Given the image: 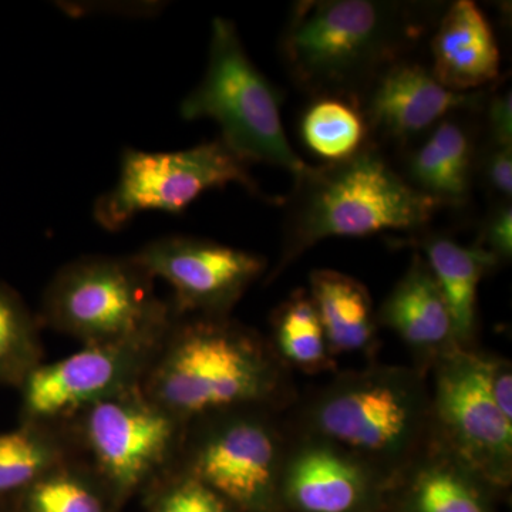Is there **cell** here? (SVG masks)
<instances>
[{
    "label": "cell",
    "mask_w": 512,
    "mask_h": 512,
    "mask_svg": "<svg viewBox=\"0 0 512 512\" xmlns=\"http://www.w3.org/2000/svg\"><path fill=\"white\" fill-rule=\"evenodd\" d=\"M73 457L67 427L19 421L15 429L0 431V498L23 493Z\"/></svg>",
    "instance_id": "cell-20"
},
{
    "label": "cell",
    "mask_w": 512,
    "mask_h": 512,
    "mask_svg": "<svg viewBox=\"0 0 512 512\" xmlns=\"http://www.w3.org/2000/svg\"><path fill=\"white\" fill-rule=\"evenodd\" d=\"M131 256L171 286L175 316H229L266 271L261 255L183 235L154 239Z\"/></svg>",
    "instance_id": "cell-12"
},
{
    "label": "cell",
    "mask_w": 512,
    "mask_h": 512,
    "mask_svg": "<svg viewBox=\"0 0 512 512\" xmlns=\"http://www.w3.org/2000/svg\"><path fill=\"white\" fill-rule=\"evenodd\" d=\"M303 141L326 163L355 156L370 143L362 109L355 101L340 97H318L303 113Z\"/></svg>",
    "instance_id": "cell-24"
},
{
    "label": "cell",
    "mask_w": 512,
    "mask_h": 512,
    "mask_svg": "<svg viewBox=\"0 0 512 512\" xmlns=\"http://www.w3.org/2000/svg\"><path fill=\"white\" fill-rule=\"evenodd\" d=\"M22 512H110L109 488L86 460L73 457L18 495Z\"/></svg>",
    "instance_id": "cell-23"
},
{
    "label": "cell",
    "mask_w": 512,
    "mask_h": 512,
    "mask_svg": "<svg viewBox=\"0 0 512 512\" xmlns=\"http://www.w3.org/2000/svg\"><path fill=\"white\" fill-rule=\"evenodd\" d=\"M306 427L308 436L345 448L379 473L404 471L431 431L423 373L399 366L343 373L315 397Z\"/></svg>",
    "instance_id": "cell-4"
},
{
    "label": "cell",
    "mask_w": 512,
    "mask_h": 512,
    "mask_svg": "<svg viewBox=\"0 0 512 512\" xmlns=\"http://www.w3.org/2000/svg\"><path fill=\"white\" fill-rule=\"evenodd\" d=\"M443 208L416 190L370 143L346 160L308 165L295 175L281 256L271 279L323 239L419 231Z\"/></svg>",
    "instance_id": "cell-3"
},
{
    "label": "cell",
    "mask_w": 512,
    "mask_h": 512,
    "mask_svg": "<svg viewBox=\"0 0 512 512\" xmlns=\"http://www.w3.org/2000/svg\"><path fill=\"white\" fill-rule=\"evenodd\" d=\"M272 348L286 366L305 373L335 369V356L311 295L298 289L272 313Z\"/></svg>",
    "instance_id": "cell-22"
},
{
    "label": "cell",
    "mask_w": 512,
    "mask_h": 512,
    "mask_svg": "<svg viewBox=\"0 0 512 512\" xmlns=\"http://www.w3.org/2000/svg\"><path fill=\"white\" fill-rule=\"evenodd\" d=\"M430 49V72L451 92H478L500 76L493 26L471 0H457L441 13Z\"/></svg>",
    "instance_id": "cell-15"
},
{
    "label": "cell",
    "mask_w": 512,
    "mask_h": 512,
    "mask_svg": "<svg viewBox=\"0 0 512 512\" xmlns=\"http://www.w3.org/2000/svg\"><path fill=\"white\" fill-rule=\"evenodd\" d=\"M42 323L12 286L0 282V384L19 389L45 362Z\"/></svg>",
    "instance_id": "cell-25"
},
{
    "label": "cell",
    "mask_w": 512,
    "mask_h": 512,
    "mask_svg": "<svg viewBox=\"0 0 512 512\" xmlns=\"http://www.w3.org/2000/svg\"><path fill=\"white\" fill-rule=\"evenodd\" d=\"M488 254L500 262L510 261L512 256V208L511 202L495 205L484 222L480 244Z\"/></svg>",
    "instance_id": "cell-28"
},
{
    "label": "cell",
    "mask_w": 512,
    "mask_h": 512,
    "mask_svg": "<svg viewBox=\"0 0 512 512\" xmlns=\"http://www.w3.org/2000/svg\"><path fill=\"white\" fill-rule=\"evenodd\" d=\"M281 106V92L252 62L234 23L212 20L207 70L181 101V117L214 120L220 140L239 158L284 168L295 177L309 164L286 137Z\"/></svg>",
    "instance_id": "cell-6"
},
{
    "label": "cell",
    "mask_w": 512,
    "mask_h": 512,
    "mask_svg": "<svg viewBox=\"0 0 512 512\" xmlns=\"http://www.w3.org/2000/svg\"><path fill=\"white\" fill-rule=\"evenodd\" d=\"M485 97L484 90L451 92L437 82L430 67L403 59L377 77L359 106L369 133L404 144L460 111L480 109Z\"/></svg>",
    "instance_id": "cell-13"
},
{
    "label": "cell",
    "mask_w": 512,
    "mask_h": 512,
    "mask_svg": "<svg viewBox=\"0 0 512 512\" xmlns=\"http://www.w3.org/2000/svg\"><path fill=\"white\" fill-rule=\"evenodd\" d=\"M376 319L396 333L423 366H434L440 357L461 348L446 299L421 255H414L406 274L376 312Z\"/></svg>",
    "instance_id": "cell-16"
},
{
    "label": "cell",
    "mask_w": 512,
    "mask_h": 512,
    "mask_svg": "<svg viewBox=\"0 0 512 512\" xmlns=\"http://www.w3.org/2000/svg\"><path fill=\"white\" fill-rule=\"evenodd\" d=\"M431 429L437 444L485 485L508 487L512 477V423L495 406L485 356L457 348L434 363Z\"/></svg>",
    "instance_id": "cell-10"
},
{
    "label": "cell",
    "mask_w": 512,
    "mask_h": 512,
    "mask_svg": "<svg viewBox=\"0 0 512 512\" xmlns=\"http://www.w3.org/2000/svg\"><path fill=\"white\" fill-rule=\"evenodd\" d=\"M66 427L119 504L177 466L188 424L137 387L89 407Z\"/></svg>",
    "instance_id": "cell-7"
},
{
    "label": "cell",
    "mask_w": 512,
    "mask_h": 512,
    "mask_svg": "<svg viewBox=\"0 0 512 512\" xmlns=\"http://www.w3.org/2000/svg\"><path fill=\"white\" fill-rule=\"evenodd\" d=\"M429 3L305 0L295 3L281 36L293 82L318 97L359 104L366 90L426 35Z\"/></svg>",
    "instance_id": "cell-2"
},
{
    "label": "cell",
    "mask_w": 512,
    "mask_h": 512,
    "mask_svg": "<svg viewBox=\"0 0 512 512\" xmlns=\"http://www.w3.org/2000/svg\"><path fill=\"white\" fill-rule=\"evenodd\" d=\"M133 256H82L57 271L43 293L40 323L82 346L160 342L175 313Z\"/></svg>",
    "instance_id": "cell-5"
},
{
    "label": "cell",
    "mask_w": 512,
    "mask_h": 512,
    "mask_svg": "<svg viewBox=\"0 0 512 512\" xmlns=\"http://www.w3.org/2000/svg\"><path fill=\"white\" fill-rule=\"evenodd\" d=\"M487 110L488 144L512 147L511 89L494 93L485 103Z\"/></svg>",
    "instance_id": "cell-29"
},
{
    "label": "cell",
    "mask_w": 512,
    "mask_h": 512,
    "mask_svg": "<svg viewBox=\"0 0 512 512\" xmlns=\"http://www.w3.org/2000/svg\"><path fill=\"white\" fill-rule=\"evenodd\" d=\"M141 389L185 424L244 407L274 409L291 394L271 342L224 316H175Z\"/></svg>",
    "instance_id": "cell-1"
},
{
    "label": "cell",
    "mask_w": 512,
    "mask_h": 512,
    "mask_svg": "<svg viewBox=\"0 0 512 512\" xmlns=\"http://www.w3.org/2000/svg\"><path fill=\"white\" fill-rule=\"evenodd\" d=\"M488 390L505 419L512 423V369L511 363L495 356H485Z\"/></svg>",
    "instance_id": "cell-30"
},
{
    "label": "cell",
    "mask_w": 512,
    "mask_h": 512,
    "mask_svg": "<svg viewBox=\"0 0 512 512\" xmlns=\"http://www.w3.org/2000/svg\"><path fill=\"white\" fill-rule=\"evenodd\" d=\"M476 144L456 117L440 121L410 154L406 178L416 190L446 205L461 207L470 197Z\"/></svg>",
    "instance_id": "cell-17"
},
{
    "label": "cell",
    "mask_w": 512,
    "mask_h": 512,
    "mask_svg": "<svg viewBox=\"0 0 512 512\" xmlns=\"http://www.w3.org/2000/svg\"><path fill=\"white\" fill-rule=\"evenodd\" d=\"M383 474L328 440L308 436L286 450L281 497L299 512H359Z\"/></svg>",
    "instance_id": "cell-14"
},
{
    "label": "cell",
    "mask_w": 512,
    "mask_h": 512,
    "mask_svg": "<svg viewBox=\"0 0 512 512\" xmlns=\"http://www.w3.org/2000/svg\"><path fill=\"white\" fill-rule=\"evenodd\" d=\"M410 464L412 512H491L478 480L439 444Z\"/></svg>",
    "instance_id": "cell-21"
},
{
    "label": "cell",
    "mask_w": 512,
    "mask_h": 512,
    "mask_svg": "<svg viewBox=\"0 0 512 512\" xmlns=\"http://www.w3.org/2000/svg\"><path fill=\"white\" fill-rule=\"evenodd\" d=\"M420 248L453 316L458 345L470 348L477 330L478 285L497 259L478 245L464 247L446 235H429Z\"/></svg>",
    "instance_id": "cell-19"
},
{
    "label": "cell",
    "mask_w": 512,
    "mask_h": 512,
    "mask_svg": "<svg viewBox=\"0 0 512 512\" xmlns=\"http://www.w3.org/2000/svg\"><path fill=\"white\" fill-rule=\"evenodd\" d=\"M485 187L497 198V204L511 202L512 147L488 144L481 157Z\"/></svg>",
    "instance_id": "cell-27"
},
{
    "label": "cell",
    "mask_w": 512,
    "mask_h": 512,
    "mask_svg": "<svg viewBox=\"0 0 512 512\" xmlns=\"http://www.w3.org/2000/svg\"><path fill=\"white\" fill-rule=\"evenodd\" d=\"M229 184L261 195L247 161L221 140L168 153L126 148L119 181L94 204V220L101 228L116 232L141 212L181 214L204 192Z\"/></svg>",
    "instance_id": "cell-9"
},
{
    "label": "cell",
    "mask_w": 512,
    "mask_h": 512,
    "mask_svg": "<svg viewBox=\"0 0 512 512\" xmlns=\"http://www.w3.org/2000/svg\"><path fill=\"white\" fill-rule=\"evenodd\" d=\"M309 295L325 329L333 356L373 355L377 346L376 312L362 282L332 269H318L309 278Z\"/></svg>",
    "instance_id": "cell-18"
},
{
    "label": "cell",
    "mask_w": 512,
    "mask_h": 512,
    "mask_svg": "<svg viewBox=\"0 0 512 512\" xmlns=\"http://www.w3.org/2000/svg\"><path fill=\"white\" fill-rule=\"evenodd\" d=\"M268 407H244L188 424L177 466L235 510L269 512L281 497L286 441Z\"/></svg>",
    "instance_id": "cell-8"
},
{
    "label": "cell",
    "mask_w": 512,
    "mask_h": 512,
    "mask_svg": "<svg viewBox=\"0 0 512 512\" xmlns=\"http://www.w3.org/2000/svg\"><path fill=\"white\" fill-rule=\"evenodd\" d=\"M148 512H235L210 485L175 466L148 485Z\"/></svg>",
    "instance_id": "cell-26"
},
{
    "label": "cell",
    "mask_w": 512,
    "mask_h": 512,
    "mask_svg": "<svg viewBox=\"0 0 512 512\" xmlns=\"http://www.w3.org/2000/svg\"><path fill=\"white\" fill-rule=\"evenodd\" d=\"M161 340L82 346L43 362L20 384L19 421L66 427L89 407L143 386Z\"/></svg>",
    "instance_id": "cell-11"
}]
</instances>
